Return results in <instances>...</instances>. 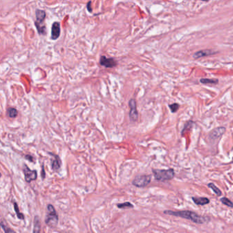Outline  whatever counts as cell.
Instances as JSON below:
<instances>
[{
    "label": "cell",
    "mask_w": 233,
    "mask_h": 233,
    "mask_svg": "<svg viewBox=\"0 0 233 233\" xmlns=\"http://www.w3.org/2000/svg\"><path fill=\"white\" fill-rule=\"evenodd\" d=\"M165 214L174 215L176 217H180L185 218V219L192 221L193 222L196 224H204L209 220V218L201 216L197 214L196 213L190 211H165Z\"/></svg>",
    "instance_id": "1"
},
{
    "label": "cell",
    "mask_w": 233,
    "mask_h": 233,
    "mask_svg": "<svg viewBox=\"0 0 233 233\" xmlns=\"http://www.w3.org/2000/svg\"><path fill=\"white\" fill-rule=\"evenodd\" d=\"M155 179L159 181H166L172 180L174 177V171L173 169H152Z\"/></svg>",
    "instance_id": "2"
},
{
    "label": "cell",
    "mask_w": 233,
    "mask_h": 233,
    "mask_svg": "<svg viewBox=\"0 0 233 233\" xmlns=\"http://www.w3.org/2000/svg\"><path fill=\"white\" fill-rule=\"evenodd\" d=\"M48 213L45 218V224L47 226L53 228L57 226L58 223V215H57L55 208L52 205H48L47 206Z\"/></svg>",
    "instance_id": "3"
},
{
    "label": "cell",
    "mask_w": 233,
    "mask_h": 233,
    "mask_svg": "<svg viewBox=\"0 0 233 233\" xmlns=\"http://www.w3.org/2000/svg\"><path fill=\"white\" fill-rule=\"evenodd\" d=\"M46 17V12L42 10H36V21L35 25L38 31V34L41 35H45L46 27L42 24L44 22Z\"/></svg>",
    "instance_id": "4"
},
{
    "label": "cell",
    "mask_w": 233,
    "mask_h": 233,
    "mask_svg": "<svg viewBox=\"0 0 233 233\" xmlns=\"http://www.w3.org/2000/svg\"><path fill=\"white\" fill-rule=\"evenodd\" d=\"M151 181V175H139L134 178L133 180V185L137 187H145Z\"/></svg>",
    "instance_id": "5"
},
{
    "label": "cell",
    "mask_w": 233,
    "mask_h": 233,
    "mask_svg": "<svg viewBox=\"0 0 233 233\" xmlns=\"http://www.w3.org/2000/svg\"><path fill=\"white\" fill-rule=\"evenodd\" d=\"M24 167L23 168V172H24L25 179L26 180V182L30 183L31 181L36 180L37 177H38L36 170H31V169L29 168V167L25 164H24Z\"/></svg>",
    "instance_id": "6"
},
{
    "label": "cell",
    "mask_w": 233,
    "mask_h": 233,
    "mask_svg": "<svg viewBox=\"0 0 233 233\" xmlns=\"http://www.w3.org/2000/svg\"><path fill=\"white\" fill-rule=\"evenodd\" d=\"M226 129L223 126H220L213 130L209 135V138L211 142H215L218 139L223 136V134L225 133Z\"/></svg>",
    "instance_id": "7"
},
{
    "label": "cell",
    "mask_w": 233,
    "mask_h": 233,
    "mask_svg": "<svg viewBox=\"0 0 233 233\" xmlns=\"http://www.w3.org/2000/svg\"><path fill=\"white\" fill-rule=\"evenodd\" d=\"M129 105L130 107V111H129V118L131 121L136 122L138 118V113L136 108V102L135 99H131L129 100Z\"/></svg>",
    "instance_id": "8"
},
{
    "label": "cell",
    "mask_w": 233,
    "mask_h": 233,
    "mask_svg": "<svg viewBox=\"0 0 233 233\" xmlns=\"http://www.w3.org/2000/svg\"><path fill=\"white\" fill-rule=\"evenodd\" d=\"M100 64L105 68H114L116 66L117 62L114 58H108V57L103 56L100 58Z\"/></svg>",
    "instance_id": "9"
},
{
    "label": "cell",
    "mask_w": 233,
    "mask_h": 233,
    "mask_svg": "<svg viewBox=\"0 0 233 233\" xmlns=\"http://www.w3.org/2000/svg\"><path fill=\"white\" fill-rule=\"evenodd\" d=\"M60 35V25L58 22H54L51 27V38L56 40L59 38Z\"/></svg>",
    "instance_id": "10"
},
{
    "label": "cell",
    "mask_w": 233,
    "mask_h": 233,
    "mask_svg": "<svg viewBox=\"0 0 233 233\" xmlns=\"http://www.w3.org/2000/svg\"><path fill=\"white\" fill-rule=\"evenodd\" d=\"M49 154L52 155L53 157L52 163H51V168H52L53 171L57 172L60 169V167H61V160H60V158L58 155L53 154L51 152H49Z\"/></svg>",
    "instance_id": "11"
},
{
    "label": "cell",
    "mask_w": 233,
    "mask_h": 233,
    "mask_svg": "<svg viewBox=\"0 0 233 233\" xmlns=\"http://www.w3.org/2000/svg\"><path fill=\"white\" fill-rule=\"evenodd\" d=\"M217 52L216 51H214L213 50H210V49H205V50H201V51H198L196 53H195L193 56V57L195 59H198L200 58V57H205V56H212L214 55V54L217 53Z\"/></svg>",
    "instance_id": "12"
},
{
    "label": "cell",
    "mask_w": 233,
    "mask_h": 233,
    "mask_svg": "<svg viewBox=\"0 0 233 233\" xmlns=\"http://www.w3.org/2000/svg\"><path fill=\"white\" fill-rule=\"evenodd\" d=\"M41 220L38 215H36L34 219V228L33 233H41Z\"/></svg>",
    "instance_id": "13"
},
{
    "label": "cell",
    "mask_w": 233,
    "mask_h": 233,
    "mask_svg": "<svg viewBox=\"0 0 233 233\" xmlns=\"http://www.w3.org/2000/svg\"><path fill=\"white\" fill-rule=\"evenodd\" d=\"M192 200H193V201H194L195 205H200V206L206 205H207V204H209L210 202V200H209V198H207L193 197Z\"/></svg>",
    "instance_id": "14"
},
{
    "label": "cell",
    "mask_w": 233,
    "mask_h": 233,
    "mask_svg": "<svg viewBox=\"0 0 233 233\" xmlns=\"http://www.w3.org/2000/svg\"><path fill=\"white\" fill-rule=\"evenodd\" d=\"M200 82L204 84H217L218 83V79L202 78L200 79Z\"/></svg>",
    "instance_id": "15"
},
{
    "label": "cell",
    "mask_w": 233,
    "mask_h": 233,
    "mask_svg": "<svg viewBox=\"0 0 233 233\" xmlns=\"http://www.w3.org/2000/svg\"><path fill=\"white\" fill-rule=\"evenodd\" d=\"M7 113H8V116L10 118H16L17 116L18 111H17L15 108L10 107L8 110Z\"/></svg>",
    "instance_id": "16"
},
{
    "label": "cell",
    "mask_w": 233,
    "mask_h": 233,
    "mask_svg": "<svg viewBox=\"0 0 233 233\" xmlns=\"http://www.w3.org/2000/svg\"><path fill=\"white\" fill-rule=\"evenodd\" d=\"M14 211H15L17 217H18L19 220H24V215L22 213L19 211V206L16 202H14Z\"/></svg>",
    "instance_id": "17"
},
{
    "label": "cell",
    "mask_w": 233,
    "mask_h": 233,
    "mask_svg": "<svg viewBox=\"0 0 233 233\" xmlns=\"http://www.w3.org/2000/svg\"><path fill=\"white\" fill-rule=\"evenodd\" d=\"M208 187H209L211 188L213 191H214V193L215 194H216L217 195H218V196H220V195H221V191L220 190V189L217 187V186H215L213 183H210L208 184Z\"/></svg>",
    "instance_id": "18"
},
{
    "label": "cell",
    "mask_w": 233,
    "mask_h": 233,
    "mask_svg": "<svg viewBox=\"0 0 233 233\" xmlns=\"http://www.w3.org/2000/svg\"><path fill=\"white\" fill-rule=\"evenodd\" d=\"M118 208L119 209H126V208H133L134 206L133 204H131L129 202H126L120 204H118L117 205Z\"/></svg>",
    "instance_id": "19"
},
{
    "label": "cell",
    "mask_w": 233,
    "mask_h": 233,
    "mask_svg": "<svg viewBox=\"0 0 233 233\" xmlns=\"http://www.w3.org/2000/svg\"><path fill=\"white\" fill-rule=\"evenodd\" d=\"M220 200L224 205H226L228 207H231V208H232L233 207V202H232L231 201L228 199V198H227L226 197H224V198H221Z\"/></svg>",
    "instance_id": "20"
},
{
    "label": "cell",
    "mask_w": 233,
    "mask_h": 233,
    "mask_svg": "<svg viewBox=\"0 0 233 233\" xmlns=\"http://www.w3.org/2000/svg\"><path fill=\"white\" fill-rule=\"evenodd\" d=\"M1 226H2V228L3 229V231H4L5 233H16L15 231H13V229L8 228L7 226H5L3 221L1 222Z\"/></svg>",
    "instance_id": "21"
},
{
    "label": "cell",
    "mask_w": 233,
    "mask_h": 233,
    "mask_svg": "<svg viewBox=\"0 0 233 233\" xmlns=\"http://www.w3.org/2000/svg\"><path fill=\"white\" fill-rule=\"evenodd\" d=\"M180 105L179 104H178V103H173V104H171L169 105V107L170 108L171 110V111L172 112V113H175V112H177L178 110V108H179Z\"/></svg>",
    "instance_id": "22"
},
{
    "label": "cell",
    "mask_w": 233,
    "mask_h": 233,
    "mask_svg": "<svg viewBox=\"0 0 233 233\" xmlns=\"http://www.w3.org/2000/svg\"><path fill=\"white\" fill-rule=\"evenodd\" d=\"M25 159L28 160L30 162H34V159L33 156H31V155H25Z\"/></svg>",
    "instance_id": "23"
},
{
    "label": "cell",
    "mask_w": 233,
    "mask_h": 233,
    "mask_svg": "<svg viewBox=\"0 0 233 233\" xmlns=\"http://www.w3.org/2000/svg\"><path fill=\"white\" fill-rule=\"evenodd\" d=\"M41 177H42V179H45V168L44 166H42V170H41Z\"/></svg>",
    "instance_id": "24"
},
{
    "label": "cell",
    "mask_w": 233,
    "mask_h": 233,
    "mask_svg": "<svg viewBox=\"0 0 233 233\" xmlns=\"http://www.w3.org/2000/svg\"><path fill=\"white\" fill-rule=\"evenodd\" d=\"M91 3H92V2H89L87 4V9L90 13H92V11H93V8H92L91 5H90Z\"/></svg>",
    "instance_id": "25"
},
{
    "label": "cell",
    "mask_w": 233,
    "mask_h": 233,
    "mask_svg": "<svg viewBox=\"0 0 233 233\" xmlns=\"http://www.w3.org/2000/svg\"><path fill=\"white\" fill-rule=\"evenodd\" d=\"M232 163H233V161H232Z\"/></svg>",
    "instance_id": "26"
}]
</instances>
